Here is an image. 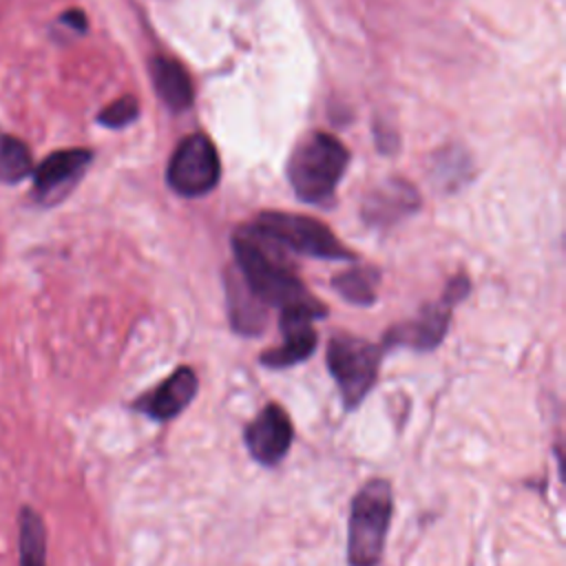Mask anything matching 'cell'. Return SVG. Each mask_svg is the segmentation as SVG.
Instances as JSON below:
<instances>
[{"label": "cell", "instance_id": "3957f363", "mask_svg": "<svg viewBox=\"0 0 566 566\" xmlns=\"http://www.w3.org/2000/svg\"><path fill=\"white\" fill-rule=\"evenodd\" d=\"M391 509V484L385 478H371L358 489L349 506L347 524L349 566H378L385 551Z\"/></svg>", "mask_w": 566, "mask_h": 566}, {"label": "cell", "instance_id": "52a82bcc", "mask_svg": "<svg viewBox=\"0 0 566 566\" xmlns=\"http://www.w3.org/2000/svg\"><path fill=\"white\" fill-rule=\"evenodd\" d=\"M469 292V281L464 274H458L444 290L442 298L438 303L427 305L413 321L402 323L391 327L385 334V347H396V345H407L413 347L418 352H427L433 349L442 343L447 327H449V318H451V307L462 301Z\"/></svg>", "mask_w": 566, "mask_h": 566}, {"label": "cell", "instance_id": "e0dca14e", "mask_svg": "<svg viewBox=\"0 0 566 566\" xmlns=\"http://www.w3.org/2000/svg\"><path fill=\"white\" fill-rule=\"evenodd\" d=\"M33 168L27 144L9 133H0V181L18 184Z\"/></svg>", "mask_w": 566, "mask_h": 566}, {"label": "cell", "instance_id": "9a60e30c", "mask_svg": "<svg viewBox=\"0 0 566 566\" xmlns=\"http://www.w3.org/2000/svg\"><path fill=\"white\" fill-rule=\"evenodd\" d=\"M20 566H46V531L40 515L24 506L20 511Z\"/></svg>", "mask_w": 566, "mask_h": 566}, {"label": "cell", "instance_id": "4fadbf2b", "mask_svg": "<svg viewBox=\"0 0 566 566\" xmlns=\"http://www.w3.org/2000/svg\"><path fill=\"white\" fill-rule=\"evenodd\" d=\"M150 77H153V86L157 91V95L161 97V102L179 113L186 111L192 104V82L188 71L181 66V62L172 60V57H153L150 60Z\"/></svg>", "mask_w": 566, "mask_h": 566}, {"label": "cell", "instance_id": "7c38bea8", "mask_svg": "<svg viewBox=\"0 0 566 566\" xmlns=\"http://www.w3.org/2000/svg\"><path fill=\"white\" fill-rule=\"evenodd\" d=\"M418 201V192L411 188V184L389 179L378 188L369 190V195L365 197L363 214L369 223H394L396 219L416 210Z\"/></svg>", "mask_w": 566, "mask_h": 566}, {"label": "cell", "instance_id": "9c48e42d", "mask_svg": "<svg viewBox=\"0 0 566 566\" xmlns=\"http://www.w3.org/2000/svg\"><path fill=\"white\" fill-rule=\"evenodd\" d=\"M292 438V420L287 411L276 402L265 405L243 429L248 453L265 467H276L287 455Z\"/></svg>", "mask_w": 566, "mask_h": 566}, {"label": "cell", "instance_id": "30bf717a", "mask_svg": "<svg viewBox=\"0 0 566 566\" xmlns=\"http://www.w3.org/2000/svg\"><path fill=\"white\" fill-rule=\"evenodd\" d=\"M93 159L86 148H64L51 153L33 172V192L42 203L57 201L84 175Z\"/></svg>", "mask_w": 566, "mask_h": 566}, {"label": "cell", "instance_id": "7a4b0ae2", "mask_svg": "<svg viewBox=\"0 0 566 566\" xmlns=\"http://www.w3.org/2000/svg\"><path fill=\"white\" fill-rule=\"evenodd\" d=\"M349 164V153L340 139L329 133H310L292 150L287 179L298 199L307 203H327Z\"/></svg>", "mask_w": 566, "mask_h": 566}, {"label": "cell", "instance_id": "2e32d148", "mask_svg": "<svg viewBox=\"0 0 566 566\" xmlns=\"http://www.w3.org/2000/svg\"><path fill=\"white\" fill-rule=\"evenodd\" d=\"M380 283V274L376 268L360 265L338 274L332 285L334 290L349 303L356 305H371L376 301V290Z\"/></svg>", "mask_w": 566, "mask_h": 566}, {"label": "cell", "instance_id": "ba28073f", "mask_svg": "<svg viewBox=\"0 0 566 566\" xmlns=\"http://www.w3.org/2000/svg\"><path fill=\"white\" fill-rule=\"evenodd\" d=\"M327 314V307L321 305H305V307H290L281 310L279 329L283 334V343L279 347H272L261 354V365L272 369L292 367L301 360H307L316 349V332L312 323L316 318H323Z\"/></svg>", "mask_w": 566, "mask_h": 566}, {"label": "cell", "instance_id": "8992f818", "mask_svg": "<svg viewBox=\"0 0 566 566\" xmlns=\"http://www.w3.org/2000/svg\"><path fill=\"white\" fill-rule=\"evenodd\" d=\"M221 177V161L214 144L203 133L184 137L166 170L168 186L181 197H201L210 192Z\"/></svg>", "mask_w": 566, "mask_h": 566}, {"label": "cell", "instance_id": "ac0fdd59", "mask_svg": "<svg viewBox=\"0 0 566 566\" xmlns=\"http://www.w3.org/2000/svg\"><path fill=\"white\" fill-rule=\"evenodd\" d=\"M139 117V104L133 95H124L99 111L97 122L106 128H124Z\"/></svg>", "mask_w": 566, "mask_h": 566}, {"label": "cell", "instance_id": "6da1fadb", "mask_svg": "<svg viewBox=\"0 0 566 566\" xmlns=\"http://www.w3.org/2000/svg\"><path fill=\"white\" fill-rule=\"evenodd\" d=\"M237 265L243 276V285L268 307L279 310L318 305L303 281L294 274L285 250L256 226L237 230L232 239Z\"/></svg>", "mask_w": 566, "mask_h": 566}, {"label": "cell", "instance_id": "5bb4252c", "mask_svg": "<svg viewBox=\"0 0 566 566\" xmlns=\"http://www.w3.org/2000/svg\"><path fill=\"white\" fill-rule=\"evenodd\" d=\"M228 316L232 327L245 336L261 334L268 323L265 305L245 285L239 287L234 281L228 285Z\"/></svg>", "mask_w": 566, "mask_h": 566}, {"label": "cell", "instance_id": "5b68a950", "mask_svg": "<svg viewBox=\"0 0 566 566\" xmlns=\"http://www.w3.org/2000/svg\"><path fill=\"white\" fill-rule=\"evenodd\" d=\"M261 232L272 237L281 248L314 259L349 261L354 254L338 241V237L321 221L294 212H261L256 223Z\"/></svg>", "mask_w": 566, "mask_h": 566}, {"label": "cell", "instance_id": "277c9868", "mask_svg": "<svg viewBox=\"0 0 566 566\" xmlns=\"http://www.w3.org/2000/svg\"><path fill=\"white\" fill-rule=\"evenodd\" d=\"M380 356L382 349L360 336L334 334L329 338L325 360L347 409H356L374 387Z\"/></svg>", "mask_w": 566, "mask_h": 566}, {"label": "cell", "instance_id": "8fae6325", "mask_svg": "<svg viewBox=\"0 0 566 566\" xmlns=\"http://www.w3.org/2000/svg\"><path fill=\"white\" fill-rule=\"evenodd\" d=\"M197 374L186 365L177 367L153 391L135 400L133 409L146 413L155 422H168L192 402V398L197 396Z\"/></svg>", "mask_w": 566, "mask_h": 566}, {"label": "cell", "instance_id": "d6986e66", "mask_svg": "<svg viewBox=\"0 0 566 566\" xmlns=\"http://www.w3.org/2000/svg\"><path fill=\"white\" fill-rule=\"evenodd\" d=\"M62 22L75 31H86V15L80 9H71L62 15Z\"/></svg>", "mask_w": 566, "mask_h": 566}]
</instances>
